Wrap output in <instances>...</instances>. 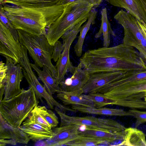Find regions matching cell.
<instances>
[{
    "label": "cell",
    "mask_w": 146,
    "mask_h": 146,
    "mask_svg": "<svg viewBox=\"0 0 146 146\" xmlns=\"http://www.w3.org/2000/svg\"><path fill=\"white\" fill-rule=\"evenodd\" d=\"M83 68L90 74L112 71L146 70V63L133 47L123 43L86 51L80 58Z\"/></svg>",
    "instance_id": "cell-1"
},
{
    "label": "cell",
    "mask_w": 146,
    "mask_h": 146,
    "mask_svg": "<svg viewBox=\"0 0 146 146\" xmlns=\"http://www.w3.org/2000/svg\"><path fill=\"white\" fill-rule=\"evenodd\" d=\"M13 28L35 35H45L47 28L63 12L64 5L41 7H20L0 5Z\"/></svg>",
    "instance_id": "cell-2"
},
{
    "label": "cell",
    "mask_w": 146,
    "mask_h": 146,
    "mask_svg": "<svg viewBox=\"0 0 146 146\" xmlns=\"http://www.w3.org/2000/svg\"><path fill=\"white\" fill-rule=\"evenodd\" d=\"M63 12L47 29L45 35L53 46L65 33L85 18H88L93 5L89 2L79 0L64 5Z\"/></svg>",
    "instance_id": "cell-3"
},
{
    "label": "cell",
    "mask_w": 146,
    "mask_h": 146,
    "mask_svg": "<svg viewBox=\"0 0 146 146\" xmlns=\"http://www.w3.org/2000/svg\"><path fill=\"white\" fill-rule=\"evenodd\" d=\"M38 103L32 88L30 87L27 90L22 88L21 93L17 96L0 101V115L10 125L20 128Z\"/></svg>",
    "instance_id": "cell-4"
},
{
    "label": "cell",
    "mask_w": 146,
    "mask_h": 146,
    "mask_svg": "<svg viewBox=\"0 0 146 146\" xmlns=\"http://www.w3.org/2000/svg\"><path fill=\"white\" fill-rule=\"evenodd\" d=\"M17 31L19 41L26 48L35 64L41 68L47 67L55 80L57 71L51 61L53 46L49 43L45 35H35L21 30Z\"/></svg>",
    "instance_id": "cell-5"
},
{
    "label": "cell",
    "mask_w": 146,
    "mask_h": 146,
    "mask_svg": "<svg viewBox=\"0 0 146 146\" xmlns=\"http://www.w3.org/2000/svg\"><path fill=\"white\" fill-rule=\"evenodd\" d=\"M114 18L123 28V43L137 50L146 63V38L138 20L122 9L119 11Z\"/></svg>",
    "instance_id": "cell-6"
},
{
    "label": "cell",
    "mask_w": 146,
    "mask_h": 146,
    "mask_svg": "<svg viewBox=\"0 0 146 146\" xmlns=\"http://www.w3.org/2000/svg\"><path fill=\"white\" fill-rule=\"evenodd\" d=\"M55 110L59 116L60 127L75 124L84 126L85 128L97 129L112 133L125 131L126 128L117 121L110 119L101 118L93 116L79 117L68 115L55 107Z\"/></svg>",
    "instance_id": "cell-7"
},
{
    "label": "cell",
    "mask_w": 146,
    "mask_h": 146,
    "mask_svg": "<svg viewBox=\"0 0 146 146\" xmlns=\"http://www.w3.org/2000/svg\"><path fill=\"white\" fill-rule=\"evenodd\" d=\"M146 93V79L112 95L110 98L115 105L131 109H146L144 97Z\"/></svg>",
    "instance_id": "cell-8"
},
{
    "label": "cell",
    "mask_w": 146,
    "mask_h": 146,
    "mask_svg": "<svg viewBox=\"0 0 146 146\" xmlns=\"http://www.w3.org/2000/svg\"><path fill=\"white\" fill-rule=\"evenodd\" d=\"M88 19L85 18L83 19L61 37L63 40L64 48L55 66L57 71V76L55 81L58 85L64 80L65 76L67 72L73 74L75 70L76 67L72 65L70 60V48L80 32L82 25Z\"/></svg>",
    "instance_id": "cell-9"
},
{
    "label": "cell",
    "mask_w": 146,
    "mask_h": 146,
    "mask_svg": "<svg viewBox=\"0 0 146 146\" xmlns=\"http://www.w3.org/2000/svg\"><path fill=\"white\" fill-rule=\"evenodd\" d=\"M31 65H28L23 68V72L24 76L30 87L33 88L37 98L42 102V98L46 101L48 107L53 109L54 106L58 108L62 111L65 113L69 111L75 112V110L68 107L63 105L56 101L47 91L45 87L39 82Z\"/></svg>",
    "instance_id": "cell-10"
},
{
    "label": "cell",
    "mask_w": 146,
    "mask_h": 146,
    "mask_svg": "<svg viewBox=\"0 0 146 146\" xmlns=\"http://www.w3.org/2000/svg\"><path fill=\"white\" fill-rule=\"evenodd\" d=\"M6 60L7 67L5 85L4 97L3 100L9 99L21 93L20 84L24 77L22 68L19 63H15L9 57L2 55Z\"/></svg>",
    "instance_id": "cell-11"
},
{
    "label": "cell",
    "mask_w": 146,
    "mask_h": 146,
    "mask_svg": "<svg viewBox=\"0 0 146 146\" xmlns=\"http://www.w3.org/2000/svg\"><path fill=\"white\" fill-rule=\"evenodd\" d=\"M124 71L101 72L90 74L88 80L82 88L83 94L95 93L119 80Z\"/></svg>",
    "instance_id": "cell-12"
},
{
    "label": "cell",
    "mask_w": 146,
    "mask_h": 146,
    "mask_svg": "<svg viewBox=\"0 0 146 146\" xmlns=\"http://www.w3.org/2000/svg\"><path fill=\"white\" fill-rule=\"evenodd\" d=\"M0 53L19 63L22 56L21 44L16 41L10 31L0 21Z\"/></svg>",
    "instance_id": "cell-13"
},
{
    "label": "cell",
    "mask_w": 146,
    "mask_h": 146,
    "mask_svg": "<svg viewBox=\"0 0 146 146\" xmlns=\"http://www.w3.org/2000/svg\"><path fill=\"white\" fill-rule=\"evenodd\" d=\"M80 128L78 125L70 124L54 128V136L45 141L47 146L65 145L79 136Z\"/></svg>",
    "instance_id": "cell-14"
},
{
    "label": "cell",
    "mask_w": 146,
    "mask_h": 146,
    "mask_svg": "<svg viewBox=\"0 0 146 146\" xmlns=\"http://www.w3.org/2000/svg\"><path fill=\"white\" fill-rule=\"evenodd\" d=\"M89 77L90 74L83 68L80 62L76 67L72 76L64 80L60 84L59 86L60 90L70 92L82 89Z\"/></svg>",
    "instance_id": "cell-15"
},
{
    "label": "cell",
    "mask_w": 146,
    "mask_h": 146,
    "mask_svg": "<svg viewBox=\"0 0 146 146\" xmlns=\"http://www.w3.org/2000/svg\"><path fill=\"white\" fill-rule=\"evenodd\" d=\"M20 128L35 142L50 139L55 134L52 129L36 123L28 118L22 123Z\"/></svg>",
    "instance_id": "cell-16"
},
{
    "label": "cell",
    "mask_w": 146,
    "mask_h": 146,
    "mask_svg": "<svg viewBox=\"0 0 146 146\" xmlns=\"http://www.w3.org/2000/svg\"><path fill=\"white\" fill-rule=\"evenodd\" d=\"M127 129L123 131L112 133L100 130L85 128L80 131L79 135L98 138L108 143L115 142L116 146H124Z\"/></svg>",
    "instance_id": "cell-17"
},
{
    "label": "cell",
    "mask_w": 146,
    "mask_h": 146,
    "mask_svg": "<svg viewBox=\"0 0 146 146\" xmlns=\"http://www.w3.org/2000/svg\"><path fill=\"white\" fill-rule=\"evenodd\" d=\"M111 5L125 9L139 22L146 25V13L141 0H106Z\"/></svg>",
    "instance_id": "cell-18"
},
{
    "label": "cell",
    "mask_w": 146,
    "mask_h": 146,
    "mask_svg": "<svg viewBox=\"0 0 146 146\" xmlns=\"http://www.w3.org/2000/svg\"><path fill=\"white\" fill-rule=\"evenodd\" d=\"M0 139L14 140L17 143L27 144L31 140L20 128L15 127L0 116Z\"/></svg>",
    "instance_id": "cell-19"
},
{
    "label": "cell",
    "mask_w": 146,
    "mask_h": 146,
    "mask_svg": "<svg viewBox=\"0 0 146 146\" xmlns=\"http://www.w3.org/2000/svg\"><path fill=\"white\" fill-rule=\"evenodd\" d=\"M57 97L65 106L79 105L89 108H95L94 103L84 97L82 89L72 92L57 91Z\"/></svg>",
    "instance_id": "cell-20"
},
{
    "label": "cell",
    "mask_w": 146,
    "mask_h": 146,
    "mask_svg": "<svg viewBox=\"0 0 146 146\" xmlns=\"http://www.w3.org/2000/svg\"><path fill=\"white\" fill-rule=\"evenodd\" d=\"M71 108L76 111L83 113L111 116H132L128 111H125L121 109L103 107L99 108H89L76 105H72Z\"/></svg>",
    "instance_id": "cell-21"
},
{
    "label": "cell",
    "mask_w": 146,
    "mask_h": 146,
    "mask_svg": "<svg viewBox=\"0 0 146 146\" xmlns=\"http://www.w3.org/2000/svg\"><path fill=\"white\" fill-rule=\"evenodd\" d=\"M32 68L37 73L39 78L44 84V86L48 92L52 95L60 90L59 85L57 84L52 74L46 66H44L41 70L35 64L31 63Z\"/></svg>",
    "instance_id": "cell-22"
},
{
    "label": "cell",
    "mask_w": 146,
    "mask_h": 146,
    "mask_svg": "<svg viewBox=\"0 0 146 146\" xmlns=\"http://www.w3.org/2000/svg\"><path fill=\"white\" fill-rule=\"evenodd\" d=\"M63 0H0V5L9 4L20 7H41L62 4Z\"/></svg>",
    "instance_id": "cell-23"
},
{
    "label": "cell",
    "mask_w": 146,
    "mask_h": 146,
    "mask_svg": "<svg viewBox=\"0 0 146 146\" xmlns=\"http://www.w3.org/2000/svg\"><path fill=\"white\" fill-rule=\"evenodd\" d=\"M95 9L93 8L91 10L88 21L86 24L82 26L77 42L74 46V51L78 57H80L82 55L84 40L91 25H93L95 23V20L97 13Z\"/></svg>",
    "instance_id": "cell-24"
},
{
    "label": "cell",
    "mask_w": 146,
    "mask_h": 146,
    "mask_svg": "<svg viewBox=\"0 0 146 146\" xmlns=\"http://www.w3.org/2000/svg\"><path fill=\"white\" fill-rule=\"evenodd\" d=\"M101 24L99 31L95 35V37L98 38L103 34V46L108 47L110 45V35L115 36V34L111 28L110 24L108 19L107 9L106 8L102 9L101 11Z\"/></svg>",
    "instance_id": "cell-25"
},
{
    "label": "cell",
    "mask_w": 146,
    "mask_h": 146,
    "mask_svg": "<svg viewBox=\"0 0 146 146\" xmlns=\"http://www.w3.org/2000/svg\"><path fill=\"white\" fill-rule=\"evenodd\" d=\"M124 146H146L145 134L136 128H127Z\"/></svg>",
    "instance_id": "cell-26"
},
{
    "label": "cell",
    "mask_w": 146,
    "mask_h": 146,
    "mask_svg": "<svg viewBox=\"0 0 146 146\" xmlns=\"http://www.w3.org/2000/svg\"><path fill=\"white\" fill-rule=\"evenodd\" d=\"M104 143H109L98 138L79 135L78 137L68 143L65 145L98 146Z\"/></svg>",
    "instance_id": "cell-27"
},
{
    "label": "cell",
    "mask_w": 146,
    "mask_h": 146,
    "mask_svg": "<svg viewBox=\"0 0 146 146\" xmlns=\"http://www.w3.org/2000/svg\"><path fill=\"white\" fill-rule=\"evenodd\" d=\"M84 97L92 101L96 108H99L109 105H112L113 100L103 94L99 93L83 94Z\"/></svg>",
    "instance_id": "cell-28"
},
{
    "label": "cell",
    "mask_w": 146,
    "mask_h": 146,
    "mask_svg": "<svg viewBox=\"0 0 146 146\" xmlns=\"http://www.w3.org/2000/svg\"><path fill=\"white\" fill-rule=\"evenodd\" d=\"M35 108L52 128L58 125L59 123L58 117L52 110L47 109L45 106L37 105Z\"/></svg>",
    "instance_id": "cell-29"
},
{
    "label": "cell",
    "mask_w": 146,
    "mask_h": 146,
    "mask_svg": "<svg viewBox=\"0 0 146 146\" xmlns=\"http://www.w3.org/2000/svg\"><path fill=\"white\" fill-rule=\"evenodd\" d=\"M28 118L36 123L47 128L52 129L50 126L38 113L35 107L28 116Z\"/></svg>",
    "instance_id": "cell-30"
},
{
    "label": "cell",
    "mask_w": 146,
    "mask_h": 146,
    "mask_svg": "<svg viewBox=\"0 0 146 146\" xmlns=\"http://www.w3.org/2000/svg\"><path fill=\"white\" fill-rule=\"evenodd\" d=\"M128 111L136 119V127L146 122V111H141L135 109H132L129 110Z\"/></svg>",
    "instance_id": "cell-31"
},
{
    "label": "cell",
    "mask_w": 146,
    "mask_h": 146,
    "mask_svg": "<svg viewBox=\"0 0 146 146\" xmlns=\"http://www.w3.org/2000/svg\"><path fill=\"white\" fill-rule=\"evenodd\" d=\"M53 50L51 56L55 62H57L64 49L63 44L59 40H57L53 46Z\"/></svg>",
    "instance_id": "cell-32"
},
{
    "label": "cell",
    "mask_w": 146,
    "mask_h": 146,
    "mask_svg": "<svg viewBox=\"0 0 146 146\" xmlns=\"http://www.w3.org/2000/svg\"><path fill=\"white\" fill-rule=\"evenodd\" d=\"M7 67L2 61L0 62V88L5 86Z\"/></svg>",
    "instance_id": "cell-33"
},
{
    "label": "cell",
    "mask_w": 146,
    "mask_h": 146,
    "mask_svg": "<svg viewBox=\"0 0 146 146\" xmlns=\"http://www.w3.org/2000/svg\"><path fill=\"white\" fill-rule=\"evenodd\" d=\"M79 0H84L89 2L94 5V8H96L98 7L102 3V0H63L62 4L64 5L68 3Z\"/></svg>",
    "instance_id": "cell-34"
},
{
    "label": "cell",
    "mask_w": 146,
    "mask_h": 146,
    "mask_svg": "<svg viewBox=\"0 0 146 146\" xmlns=\"http://www.w3.org/2000/svg\"><path fill=\"white\" fill-rule=\"evenodd\" d=\"M17 143L14 140L11 139H0V146H4L7 145H16Z\"/></svg>",
    "instance_id": "cell-35"
},
{
    "label": "cell",
    "mask_w": 146,
    "mask_h": 146,
    "mask_svg": "<svg viewBox=\"0 0 146 146\" xmlns=\"http://www.w3.org/2000/svg\"><path fill=\"white\" fill-rule=\"evenodd\" d=\"M138 23L141 26L143 33L146 38V25L139 22L138 20Z\"/></svg>",
    "instance_id": "cell-36"
},
{
    "label": "cell",
    "mask_w": 146,
    "mask_h": 146,
    "mask_svg": "<svg viewBox=\"0 0 146 146\" xmlns=\"http://www.w3.org/2000/svg\"><path fill=\"white\" fill-rule=\"evenodd\" d=\"M42 140L37 141V142L36 143V144L35 145L38 146H47V144L46 141H43Z\"/></svg>",
    "instance_id": "cell-37"
},
{
    "label": "cell",
    "mask_w": 146,
    "mask_h": 146,
    "mask_svg": "<svg viewBox=\"0 0 146 146\" xmlns=\"http://www.w3.org/2000/svg\"><path fill=\"white\" fill-rule=\"evenodd\" d=\"M143 7L146 13V0H141Z\"/></svg>",
    "instance_id": "cell-38"
},
{
    "label": "cell",
    "mask_w": 146,
    "mask_h": 146,
    "mask_svg": "<svg viewBox=\"0 0 146 146\" xmlns=\"http://www.w3.org/2000/svg\"><path fill=\"white\" fill-rule=\"evenodd\" d=\"M144 100L146 102V94L145 95V96L144 97Z\"/></svg>",
    "instance_id": "cell-39"
}]
</instances>
